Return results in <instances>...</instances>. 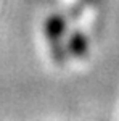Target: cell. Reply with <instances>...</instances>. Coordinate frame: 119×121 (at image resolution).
Returning <instances> with one entry per match:
<instances>
[{
    "label": "cell",
    "mask_w": 119,
    "mask_h": 121,
    "mask_svg": "<svg viewBox=\"0 0 119 121\" xmlns=\"http://www.w3.org/2000/svg\"><path fill=\"white\" fill-rule=\"evenodd\" d=\"M71 52L76 53V55H82L85 52V40H84L82 36H74L73 39V44H71Z\"/></svg>",
    "instance_id": "1"
}]
</instances>
